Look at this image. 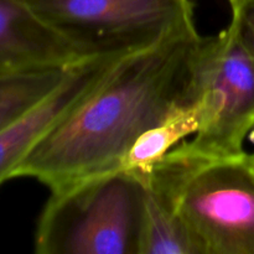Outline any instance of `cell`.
Segmentation results:
<instances>
[{
    "label": "cell",
    "instance_id": "6da1fadb",
    "mask_svg": "<svg viewBox=\"0 0 254 254\" xmlns=\"http://www.w3.org/2000/svg\"><path fill=\"white\" fill-rule=\"evenodd\" d=\"M201 36L175 34L122 56L98 84L34 146L14 178L50 191L119 170L134 141L188 102L190 64Z\"/></svg>",
    "mask_w": 254,
    "mask_h": 254
},
{
    "label": "cell",
    "instance_id": "7a4b0ae2",
    "mask_svg": "<svg viewBox=\"0 0 254 254\" xmlns=\"http://www.w3.org/2000/svg\"><path fill=\"white\" fill-rule=\"evenodd\" d=\"M144 183L173 207L198 254H254V164L210 158L181 143Z\"/></svg>",
    "mask_w": 254,
    "mask_h": 254
},
{
    "label": "cell",
    "instance_id": "3957f363",
    "mask_svg": "<svg viewBox=\"0 0 254 254\" xmlns=\"http://www.w3.org/2000/svg\"><path fill=\"white\" fill-rule=\"evenodd\" d=\"M143 183L116 170L51 191L35 232L37 254H139Z\"/></svg>",
    "mask_w": 254,
    "mask_h": 254
},
{
    "label": "cell",
    "instance_id": "277c9868",
    "mask_svg": "<svg viewBox=\"0 0 254 254\" xmlns=\"http://www.w3.org/2000/svg\"><path fill=\"white\" fill-rule=\"evenodd\" d=\"M188 102L201 112L197 133L184 145L210 158L246 155L254 128V61L232 25L201 37L190 64Z\"/></svg>",
    "mask_w": 254,
    "mask_h": 254
},
{
    "label": "cell",
    "instance_id": "5b68a950",
    "mask_svg": "<svg viewBox=\"0 0 254 254\" xmlns=\"http://www.w3.org/2000/svg\"><path fill=\"white\" fill-rule=\"evenodd\" d=\"M86 56L124 55L196 29L191 0H26Z\"/></svg>",
    "mask_w": 254,
    "mask_h": 254
},
{
    "label": "cell",
    "instance_id": "8992f818",
    "mask_svg": "<svg viewBox=\"0 0 254 254\" xmlns=\"http://www.w3.org/2000/svg\"><path fill=\"white\" fill-rule=\"evenodd\" d=\"M121 57L102 55L79 61L46 98L0 130V186L14 179L20 164L42 136L101 82Z\"/></svg>",
    "mask_w": 254,
    "mask_h": 254
},
{
    "label": "cell",
    "instance_id": "52a82bcc",
    "mask_svg": "<svg viewBox=\"0 0 254 254\" xmlns=\"http://www.w3.org/2000/svg\"><path fill=\"white\" fill-rule=\"evenodd\" d=\"M83 52L35 14L26 0H0V78L44 67H68Z\"/></svg>",
    "mask_w": 254,
    "mask_h": 254
},
{
    "label": "cell",
    "instance_id": "ba28073f",
    "mask_svg": "<svg viewBox=\"0 0 254 254\" xmlns=\"http://www.w3.org/2000/svg\"><path fill=\"white\" fill-rule=\"evenodd\" d=\"M201 112L196 103L185 102L173 109L160 123L144 131L122 160L119 170L148 175L171 150L197 133Z\"/></svg>",
    "mask_w": 254,
    "mask_h": 254
},
{
    "label": "cell",
    "instance_id": "9c48e42d",
    "mask_svg": "<svg viewBox=\"0 0 254 254\" xmlns=\"http://www.w3.org/2000/svg\"><path fill=\"white\" fill-rule=\"evenodd\" d=\"M141 183L139 254H198L192 238L173 207L149 189L143 179Z\"/></svg>",
    "mask_w": 254,
    "mask_h": 254
},
{
    "label": "cell",
    "instance_id": "30bf717a",
    "mask_svg": "<svg viewBox=\"0 0 254 254\" xmlns=\"http://www.w3.org/2000/svg\"><path fill=\"white\" fill-rule=\"evenodd\" d=\"M74 64L68 67H44L1 77L0 130L46 98L66 78Z\"/></svg>",
    "mask_w": 254,
    "mask_h": 254
},
{
    "label": "cell",
    "instance_id": "8fae6325",
    "mask_svg": "<svg viewBox=\"0 0 254 254\" xmlns=\"http://www.w3.org/2000/svg\"><path fill=\"white\" fill-rule=\"evenodd\" d=\"M232 10L231 22L241 42L254 61V0H228Z\"/></svg>",
    "mask_w": 254,
    "mask_h": 254
},
{
    "label": "cell",
    "instance_id": "7c38bea8",
    "mask_svg": "<svg viewBox=\"0 0 254 254\" xmlns=\"http://www.w3.org/2000/svg\"><path fill=\"white\" fill-rule=\"evenodd\" d=\"M251 156V160H252V163L254 164V154H253V155H250Z\"/></svg>",
    "mask_w": 254,
    "mask_h": 254
}]
</instances>
